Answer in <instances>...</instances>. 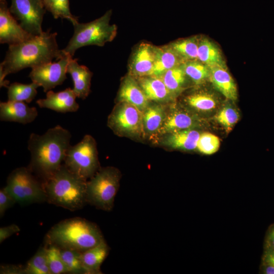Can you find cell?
I'll return each mask as SVG.
<instances>
[{
	"mask_svg": "<svg viewBox=\"0 0 274 274\" xmlns=\"http://www.w3.org/2000/svg\"><path fill=\"white\" fill-rule=\"evenodd\" d=\"M56 36V32L51 33L48 30L21 43L9 45L0 64L1 87L7 88L9 85V82L5 79L10 74L52 62L54 58H61L64 53L58 48Z\"/></svg>",
	"mask_w": 274,
	"mask_h": 274,
	"instance_id": "1",
	"label": "cell"
},
{
	"mask_svg": "<svg viewBox=\"0 0 274 274\" xmlns=\"http://www.w3.org/2000/svg\"><path fill=\"white\" fill-rule=\"evenodd\" d=\"M71 138V133L59 125L48 129L42 135L30 134L27 148L30 161L27 167L43 183L63 164Z\"/></svg>",
	"mask_w": 274,
	"mask_h": 274,
	"instance_id": "2",
	"label": "cell"
},
{
	"mask_svg": "<svg viewBox=\"0 0 274 274\" xmlns=\"http://www.w3.org/2000/svg\"><path fill=\"white\" fill-rule=\"evenodd\" d=\"M45 245L83 253L105 241L97 225L85 219L75 217L54 225L45 236Z\"/></svg>",
	"mask_w": 274,
	"mask_h": 274,
	"instance_id": "3",
	"label": "cell"
},
{
	"mask_svg": "<svg viewBox=\"0 0 274 274\" xmlns=\"http://www.w3.org/2000/svg\"><path fill=\"white\" fill-rule=\"evenodd\" d=\"M86 182L70 171L63 163L43 183L47 201L71 211L80 210L87 203Z\"/></svg>",
	"mask_w": 274,
	"mask_h": 274,
	"instance_id": "4",
	"label": "cell"
},
{
	"mask_svg": "<svg viewBox=\"0 0 274 274\" xmlns=\"http://www.w3.org/2000/svg\"><path fill=\"white\" fill-rule=\"evenodd\" d=\"M112 10L107 11L100 17L87 23L77 22L73 24L74 33L62 51L73 56L80 48L89 45L104 46L116 36L117 26L110 24Z\"/></svg>",
	"mask_w": 274,
	"mask_h": 274,
	"instance_id": "5",
	"label": "cell"
},
{
	"mask_svg": "<svg viewBox=\"0 0 274 274\" xmlns=\"http://www.w3.org/2000/svg\"><path fill=\"white\" fill-rule=\"evenodd\" d=\"M121 173L113 166L100 167L86 182L87 203L95 208L111 211L120 186Z\"/></svg>",
	"mask_w": 274,
	"mask_h": 274,
	"instance_id": "6",
	"label": "cell"
},
{
	"mask_svg": "<svg viewBox=\"0 0 274 274\" xmlns=\"http://www.w3.org/2000/svg\"><path fill=\"white\" fill-rule=\"evenodd\" d=\"M63 164L70 171L85 181L92 178L100 168L95 139L86 134L80 142L71 145Z\"/></svg>",
	"mask_w": 274,
	"mask_h": 274,
	"instance_id": "7",
	"label": "cell"
},
{
	"mask_svg": "<svg viewBox=\"0 0 274 274\" xmlns=\"http://www.w3.org/2000/svg\"><path fill=\"white\" fill-rule=\"evenodd\" d=\"M5 187L21 204L47 201L43 182L27 166L14 169L7 178Z\"/></svg>",
	"mask_w": 274,
	"mask_h": 274,
	"instance_id": "8",
	"label": "cell"
},
{
	"mask_svg": "<svg viewBox=\"0 0 274 274\" xmlns=\"http://www.w3.org/2000/svg\"><path fill=\"white\" fill-rule=\"evenodd\" d=\"M108 126L117 135L144 138L143 112L125 102H118L108 117Z\"/></svg>",
	"mask_w": 274,
	"mask_h": 274,
	"instance_id": "9",
	"label": "cell"
},
{
	"mask_svg": "<svg viewBox=\"0 0 274 274\" xmlns=\"http://www.w3.org/2000/svg\"><path fill=\"white\" fill-rule=\"evenodd\" d=\"M10 11L21 26L32 36L44 31L42 23L46 9L42 0H12Z\"/></svg>",
	"mask_w": 274,
	"mask_h": 274,
	"instance_id": "10",
	"label": "cell"
},
{
	"mask_svg": "<svg viewBox=\"0 0 274 274\" xmlns=\"http://www.w3.org/2000/svg\"><path fill=\"white\" fill-rule=\"evenodd\" d=\"M64 53V55L57 62H50L31 68L29 78L32 82L42 87L45 92L62 84L67 78V65L72 56Z\"/></svg>",
	"mask_w": 274,
	"mask_h": 274,
	"instance_id": "11",
	"label": "cell"
},
{
	"mask_svg": "<svg viewBox=\"0 0 274 274\" xmlns=\"http://www.w3.org/2000/svg\"><path fill=\"white\" fill-rule=\"evenodd\" d=\"M203 124L201 116L187 107L172 106L167 112L159 137L180 130L197 129Z\"/></svg>",
	"mask_w": 274,
	"mask_h": 274,
	"instance_id": "12",
	"label": "cell"
},
{
	"mask_svg": "<svg viewBox=\"0 0 274 274\" xmlns=\"http://www.w3.org/2000/svg\"><path fill=\"white\" fill-rule=\"evenodd\" d=\"M33 36L17 22L11 13L6 0H0V43L10 45L21 43Z\"/></svg>",
	"mask_w": 274,
	"mask_h": 274,
	"instance_id": "13",
	"label": "cell"
},
{
	"mask_svg": "<svg viewBox=\"0 0 274 274\" xmlns=\"http://www.w3.org/2000/svg\"><path fill=\"white\" fill-rule=\"evenodd\" d=\"M157 46L140 43L133 51L128 65V74L138 78L151 76L156 55Z\"/></svg>",
	"mask_w": 274,
	"mask_h": 274,
	"instance_id": "14",
	"label": "cell"
},
{
	"mask_svg": "<svg viewBox=\"0 0 274 274\" xmlns=\"http://www.w3.org/2000/svg\"><path fill=\"white\" fill-rule=\"evenodd\" d=\"M77 97L71 88L57 92L50 90L47 92L45 98L38 99L36 103L40 108L59 113L75 112L79 109V105L76 101Z\"/></svg>",
	"mask_w": 274,
	"mask_h": 274,
	"instance_id": "15",
	"label": "cell"
},
{
	"mask_svg": "<svg viewBox=\"0 0 274 274\" xmlns=\"http://www.w3.org/2000/svg\"><path fill=\"white\" fill-rule=\"evenodd\" d=\"M116 102L128 103L142 112L150 105L136 79L128 74L122 79Z\"/></svg>",
	"mask_w": 274,
	"mask_h": 274,
	"instance_id": "16",
	"label": "cell"
},
{
	"mask_svg": "<svg viewBox=\"0 0 274 274\" xmlns=\"http://www.w3.org/2000/svg\"><path fill=\"white\" fill-rule=\"evenodd\" d=\"M25 102L10 101L0 102V120L25 124L33 121L38 115L36 107Z\"/></svg>",
	"mask_w": 274,
	"mask_h": 274,
	"instance_id": "17",
	"label": "cell"
},
{
	"mask_svg": "<svg viewBox=\"0 0 274 274\" xmlns=\"http://www.w3.org/2000/svg\"><path fill=\"white\" fill-rule=\"evenodd\" d=\"M186 107L200 116L216 112L221 105L217 95L208 90H199L186 96Z\"/></svg>",
	"mask_w": 274,
	"mask_h": 274,
	"instance_id": "18",
	"label": "cell"
},
{
	"mask_svg": "<svg viewBox=\"0 0 274 274\" xmlns=\"http://www.w3.org/2000/svg\"><path fill=\"white\" fill-rule=\"evenodd\" d=\"M167 112L163 104H150L143 112L144 138L157 140L164 123Z\"/></svg>",
	"mask_w": 274,
	"mask_h": 274,
	"instance_id": "19",
	"label": "cell"
},
{
	"mask_svg": "<svg viewBox=\"0 0 274 274\" xmlns=\"http://www.w3.org/2000/svg\"><path fill=\"white\" fill-rule=\"evenodd\" d=\"M136 79L150 101L163 104L175 99L160 77L148 76Z\"/></svg>",
	"mask_w": 274,
	"mask_h": 274,
	"instance_id": "20",
	"label": "cell"
},
{
	"mask_svg": "<svg viewBox=\"0 0 274 274\" xmlns=\"http://www.w3.org/2000/svg\"><path fill=\"white\" fill-rule=\"evenodd\" d=\"M210 81L214 87L227 99L235 101L237 98L236 85L226 65L209 67Z\"/></svg>",
	"mask_w": 274,
	"mask_h": 274,
	"instance_id": "21",
	"label": "cell"
},
{
	"mask_svg": "<svg viewBox=\"0 0 274 274\" xmlns=\"http://www.w3.org/2000/svg\"><path fill=\"white\" fill-rule=\"evenodd\" d=\"M68 73L73 80V88L78 98L85 99L90 93L92 73L89 68L78 63V59L71 57L67 67Z\"/></svg>",
	"mask_w": 274,
	"mask_h": 274,
	"instance_id": "22",
	"label": "cell"
},
{
	"mask_svg": "<svg viewBox=\"0 0 274 274\" xmlns=\"http://www.w3.org/2000/svg\"><path fill=\"white\" fill-rule=\"evenodd\" d=\"M196 129L180 130L165 134L162 140L163 145L168 148L184 151L196 149L200 135Z\"/></svg>",
	"mask_w": 274,
	"mask_h": 274,
	"instance_id": "23",
	"label": "cell"
},
{
	"mask_svg": "<svg viewBox=\"0 0 274 274\" xmlns=\"http://www.w3.org/2000/svg\"><path fill=\"white\" fill-rule=\"evenodd\" d=\"M184 61L169 46H157L156 55L151 76H161L167 71L181 65Z\"/></svg>",
	"mask_w": 274,
	"mask_h": 274,
	"instance_id": "24",
	"label": "cell"
},
{
	"mask_svg": "<svg viewBox=\"0 0 274 274\" xmlns=\"http://www.w3.org/2000/svg\"><path fill=\"white\" fill-rule=\"evenodd\" d=\"M109 252V247L105 241L82 253V261L86 274L102 273L100 266Z\"/></svg>",
	"mask_w": 274,
	"mask_h": 274,
	"instance_id": "25",
	"label": "cell"
},
{
	"mask_svg": "<svg viewBox=\"0 0 274 274\" xmlns=\"http://www.w3.org/2000/svg\"><path fill=\"white\" fill-rule=\"evenodd\" d=\"M198 60L209 67L226 65L218 47L207 38L199 39Z\"/></svg>",
	"mask_w": 274,
	"mask_h": 274,
	"instance_id": "26",
	"label": "cell"
},
{
	"mask_svg": "<svg viewBox=\"0 0 274 274\" xmlns=\"http://www.w3.org/2000/svg\"><path fill=\"white\" fill-rule=\"evenodd\" d=\"M40 86L32 82L29 84L14 82L8 86V97L10 101L30 102L37 94V88Z\"/></svg>",
	"mask_w": 274,
	"mask_h": 274,
	"instance_id": "27",
	"label": "cell"
},
{
	"mask_svg": "<svg viewBox=\"0 0 274 274\" xmlns=\"http://www.w3.org/2000/svg\"><path fill=\"white\" fill-rule=\"evenodd\" d=\"M199 39L195 36L178 40L168 45L184 62L195 60H198Z\"/></svg>",
	"mask_w": 274,
	"mask_h": 274,
	"instance_id": "28",
	"label": "cell"
},
{
	"mask_svg": "<svg viewBox=\"0 0 274 274\" xmlns=\"http://www.w3.org/2000/svg\"><path fill=\"white\" fill-rule=\"evenodd\" d=\"M160 77L176 97L185 89L188 78L181 65L167 71Z\"/></svg>",
	"mask_w": 274,
	"mask_h": 274,
	"instance_id": "29",
	"label": "cell"
},
{
	"mask_svg": "<svg viewBox=\"0 0 274 274\" xmlns=\"http://www.w3.org/2000/svg\"><path fill=\"white\" fill-rule=\"evenodd\" d=\"M181 66L187 78L195 85H201L210 81L209 67L198 60L186 61Z\"/></svg>",
	"mask_w": 274,
	"mask_h": 274,
	"instance_id": "30",
	"label": "cell"
},
{
	"mask_svg": "<svg viewBox=\"0 0 274 274\" xmlns=\"http://www.w3.org/2000/svg\"><path fill=\"white\" fill-rule=\"evenodd\" d=\"M240 116L238 110L231 102L220 106L214 116V120L227 133L230 132L238 122Z\"/></svg>",
	"mask_w": 274,
	"mask_h": 274,
	"instance_id": "31",
	"label": "cell"
},
{
	"mask_svg": "<svg viewBox=\"0 0 274 274\" xmlns=\"http://www.w3.org/2000/svg\"><path fill=\"white\" fill-rule=\"evenodd\" d=\"M25 274H51L47 260L46 246L40 247L25 265Z\"/></svg>",
	"mask_w": 274,
	"mask_h": 274,
	"instance_id": "32",
	"label": "cell"
},
{
	"mask_svg": "<svg viewBox=\"0 0 274 274\" xmlns=\"http://www.w3.org/2000/svg\"><path fill=\"white\" fill-rule=\"evenodd\" d=\"M60 251L67 273L86 274L83 266L81 252L67 249H60Z\"/></svg>",
	"mask_w": 274,
	"mask_h": 274,
	"instance_id": "33",
	"label": "cell"
},
{
	"mask_svg": "<svg viewBox=\"0 0 274 274\" xmlns=\"http://www.w3.org/2000/svg\"><path fill=\"white\" fill-rule=\"evenodd\" d=\"M45 8L55 19H67L73 25L78 22V18L73 15L70 11L68 0H47Z\"/></svg>",
	"mask_w": 274,
	"mask_h": 274,
	"instance_id": "34",
	"label": "cell"
},
{
	"mask_svg": "<svg viewBox=\"0 0 274 274\" xmlns=\"http://www.w3.org/2000/svg\"><path fill=\"white\" fill-rule=\"evenodd\" d=\"M48 265L51 274L67 273L60 249L54 245H45Z\"/></svg>",
	"mask_w": 274,
	"mask_h": 274,
	"instance_id": "35",
	"label": "cell"
},
{
	"mask_svg": "<svg viewBox=\"0 0 274 274\" xmlns=\"http://www.w3.org/2000/svg\"><path fill=\"white\" fill-rule=\"evenodd\" d=\"M220 141L216 135L208 132L200 133L196 149L205 155H212L217 152L220 147Z\"/></svg>",
	"mask_w": 274,
	"mask_h": 274,
	"instance_id": "36",
	"label": "cell"
},
{
	"mask_svg": "<svg viewBox=\"0 0 274 274\" xmlns=\"http://www.w3.org/2000/svg\"><path fill=\"white\" fill-rule=\"evenodd\" d=\"M17 201L9 192L6 187L0 190V217L2 218L6 211L12 207Z\"/></svg>",
	"mask_w": 274,
	"mask_h": 274,
	"instance_id": "37",
	"label": "cell"
},
{
	"mask_svg": "<svg viewBox=\"0 0 274 274\" xmlns=\"http://www.w3.org/2000/svg\"><path fill=\"white\" fill-rule=\"evenodd\" d=\"M1 274H25V266L14 264H2L0 267Z\"/></svg>",
	"mask_w": 274,
	"mask_h": 274,
	"instance_id": "38",
	"label": "cell"
},
{
	"mask_svg": "<svg viewBox=\"0 0 274 274\" xmlns=\"http://www.w3.org/2000/svg\"><path fill=\"white\" fill-rule=\"evenodd\" d=\"M20 228L18 225L12 224L7 226L0 228V243H2L5 240L13 234L20 231Z\"/></svg>",
	"mask_w": 274,
	"mask_h": 274,
	"instance_id": "39",
	"label": "cell"
},
{
	"mask_svg": "<svg viewBox=\"0 0 274 274\" xmlns=\"http://www.w3.org/2000/svg\"><path fill=\"white\" fill-rule=\"evenodd\" d=\"M261 264L274 266V249L264 248Z\"/></svg>",
	"mask_w": 274,
	"mask_h": 274,
	"instance_id": "40",
	"label": "cell"
},
{
	"mask_svg": "<svg viewBox=\"0 0 274 274\" xmlns=\"http://www.w3.org/2000/svg\"><path fill=\"white\" fill-rule=\"evenodd\" d=\"M264 248L274 249V224L268 229L264 241Z\"/></svg>",
	"mask_w": 274,
	"mask_h": 274,
	"instance_id": "41",
	"label": "cell"
},
{
	"mask_svg": "<svg viewBox=\"0 0 274 274\" xmlns=\"http://www.w3.org/2000/svg\"><path fill=\"white\" fill-rule=\"evenodd\" d=\"M261 273L263 274H274V266L261 264L260 267Z\"/></svg>",
	"mask_w": 274,
	"mask_h": 274,
	"instance_id": "42",
	"label": "cell"
},
{
	"mask_svg": "<svg viewBox=\"0 0 274 274\" xmlns=\"http://www.w3.org/2000/svg\"><path fill=\"white\" fill-rule=\"evenodd\" d=\"M44 5H45H45H46V1L47 0H42Z\"/></svg>",
	"mask_w": 274,
	"mask_h": 274,
	"instance_id": "43",
	"label": "cell"
}]
</instances>
